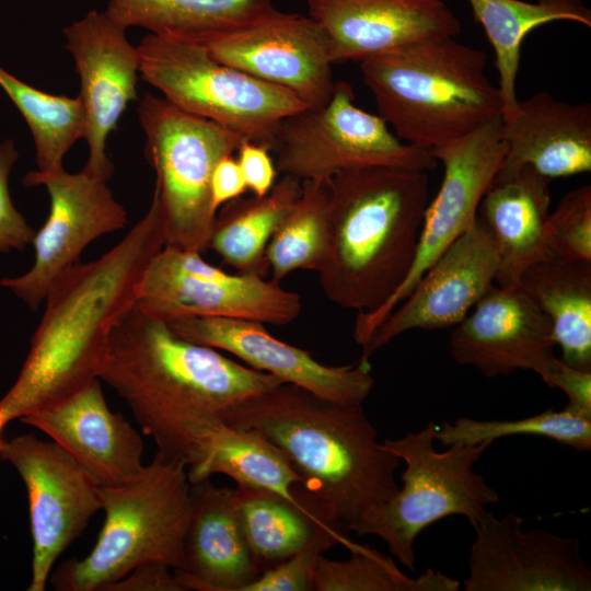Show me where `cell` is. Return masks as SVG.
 Instances as JSON below:
<instances>
[{
    "mask_svg": "<svg viewBox=\"0 0 591 591\" xmlns=\"http://www.w3.org/2000/svg\"><path fill=\"white\" fill-rule=\"evenodd\" d=\"M19 157L12 139L0 142V253L24 251L36 233L14 207L9 193V176Z\"/></svg>",
    "mask_w": 591,
    "mask_h": 591,
    "instance_id": "37",
    "label": "cell"
},
{
    "mask_svg": "<svg viewBox=\"0 0 591 591\" xmlns=\"http://www.w3.org/2000/svg\"><path fill=\"white\" fill-rule=\"evenodd\" d=\"M104 591H184V588L175 569L165 564L152 563L132 569Z\"/></svg>",
    "mask_w": 591,
    "mask_h": 591,
    "instance_id": "41",
    "label": "cell"
},
{
    "mask_svg": "<svg viewBox=\"0 0 591 591\" xmlns=\"http://www.w3.org/2000/svg\"><path fill=\"white\" fill-rule=\"evenodd\" d=\"M518 434L541 436L578 451H588L591 449V419L575 415L567 408L548 409L512 420L460 417L454 422H443L438 427L436 441L443 447L454 443L475 445Z\"/></svg>",
    "mask_w": 591,
    "mask_h": 591,
    "instance_id": "35",
    "label": "cell"
},
{
    "mask_svg": "<svg viewBox=\"0 0 591 591\" xmlns=\"http://www.w3.org/2000/svg\"><path fill=\"white\" fill-rule=\"evenodd\" d=\"M184 567L176 570L184 591H241L262 569L243 532L234 488L208 477L190 483Z\"/></svg>",
    "mask_w": 591,
    "mask_h": 591,
    "instance_id": "23",
    "label": "cell"
},
{
    "mask_svg": "<svg viewBox=\"0 0 591 591\" xmlns=\"http://www.w3.org/2000/svg\"><path fill=\"white\" fill-rule=\"evenodd\" d=\"M189 489L186 465L159 453L128 482L99 488L105 520L95 545L85 557L53 569L51 587L104 591L132 569L152 563L182 570Z\"/></svg>",
    "mask_w": 591,
    "mask_h": 591,
    "instance_id": "6",
    "label": "cell"
},
{
    "mask_svg": "<svg viewBox=\"0 0 591 591\" xmlns=\"http://www.w3.org/2000/svg\"><path fill=\"white\" fill-rule=\"evenodd\" d=\"M325 32L332 63L362 61L428 37L457 36L461 24L442 0H308Z\"/></svg>",
    "mask_w": 591,
    "mask_h": 591,
    "instance_id": "22",
    "label": "cell"
},
{
    "mask_svg": "<svg viewBox=\"0 0 591 591\" xmlns=\"http://www.w3.org/2000/svg\"><path fill=\"white\" fill-rule=\"evenodd\" d=\"M512 512L486 511L473 526L464 591H589L591 569L580 542L544 529L524 531Z\"/></svg>",
    "mask_w": 591,
    "mask_h": 591,
    "instance_id": "16",
    "label": "cell"
},
{
    "mask_svg": "<svg viewBox=\"0 0 591 591\" xmlns=\"http://www.w3.org/2000/svg\"><path fill=\"white\" fill-rule=\"evenodd\" d=\"M8 422L9 421L7 420V418L0 413V448L3 442V439L1 438V433Z\"/></svg>",
    "mask_w": 591,
    "mask_h": 591,
    "instance_id": "43",
    "label": "cell"
},
{
    "mask_svg": "<svg viewBox=\"0 0 591 591\" xmlns=\"http://www.w3.org/2000/svg\"><path fill=\"white\" fill-rule=\"evenodd\" d=\"M301 187L302 181L283 175L265 196H241L224 204L216 213L207 250L237 273L264 277L269 241Z\"/></svg>",
    "mask_w": 591,
    "mask_h": 591,
    "instance_id": "29",
    "label": "cell"
},
{
    "mask_svg": "<svg viewBox=\"0 0 591 591\" xmlns=\"http://www.w3.org/2000/svg\"><path fill=\"white\" fill-rule=\"evenodd\" d=\"M546 245L554 258L591 264V186L567 193L545 227Z\"/></svg>",
    "mask_w": 591,
    "mask_h": 591,
    "instance_id": "36",
    "label": "cell"
},
{
    "mask_svg": "<svg viewBox=\"0 0 591 591\" xmlns=\"http://www.w3.org/2000/svg\"><path fill=\"white\" fill-rule=\"evenodd\" d=\"M486 54L453 36L428 37L360 61L378 115L402 141L434 149L502 115Z\"/></svg>",
    "mask_w": 591,
    "mask_h": 591,
    "instance_id": "5",
    "label": "cell"
},
{
    "mask_svg": "<svg viewBox=\"0 0 591 591\" xmlns=\"http://www.w3.org/2000/svg\"><path fill=\"white\" fill-rule=\"evenodd\" d=\"M0 88L25 119L33 136L37 170L63 169V158L85 135V112L79 99L38 90L0 67Z\"/></svg>",
    "mask_w": 591,
    "mask_h": 591,
    "instance_id": "32",
    "label": "cell"
},
{
    "mask_svg": "<svg viewBox=\"0 0 591 591\" xmlns=\"http://www.w3.org/2000/svg\"><path fill=\"white\" fill-rule=\"evenodd\" d=\"M498 256L483 222L475 221L434 260L408 296L362 346L360 361L403 333L455 326L494 285Z\"/></svg>",
    "mask_w": 591,
    "mask_h": 591,
    "instance_id": "19",
    "label": "cell"
},
{
    "mask_svg": "<svg viewBox=\"0 0 591 591\" xmlns=\"http://www.w3.org/2000/svg\"><path fill=\"white\" fill-rule=\"evenodd\" d=\"M551 179L531 166L491 183L477 217L489 232L498 256L497 286L519 283L531 266L554 258L545 241Z\"/></svg>",
    "mask_w": 591,
    "mask_h": 591,
    "instance_id": "25",
    "label": "cell"
},
{
    "mask_svg": "<svg viewBox=\"0 0 591 591\" xmlns=\"http://www.w3.org/2000/svg\"><path fill=\"white\" fill-rule=\"evenodd\" d=\"M107 179L85 170L69 173L31 171L22 179L25 187L43 186L49 197V212L35 233L33 266L23 275L0 279L31 311L44 302L55 280L80 263L84 248L97 237L121 230L127 211L115 199Z\"/></svg>",
    "mask_w": 591,
    "mask_h": 591,
    "instance_id": "13",
    "label": "cell"
},
{
    "mask_svg": "<svg viewBox=\"0 0 591 591\" xmlns=\"http://www.w3.org/2000/svg\"><path fill=\"white\" fill-rule=\"evenodd\" d=\"M221 419L256 430L279 448L301 479L298 497L346 534L398 490L401 461L379 442L362 405L281 383L232 405Z\"/></svg>",
    "mask_w": 591,
    "mask_h": 591,
    "instance_id": "3",
    "label": "cell"
},
{
    "mask_svg": "<svg viewBox=\"0 0 591 591\" xmlns=\"http://www.w3.org/2000/svg\"><path fill=\"white\" fill-rule=\"evenodd\" d=\"M328 235L317 269L325 297L358 313L384 305L408 275L426 208L427 172L349 169L328 179Z\"/></svg>",
    "mask_w": 591,
    "mask_h": 591,
    "instance_id": "4",
    "label": "cell"
},
{
    "mask_svg": "<svg viewBox=\"0 0 591 591\" xmlns=\"http://www.w3.org/2000/svg\"><path fill=\"white\" fill-rule=\"evenodd\" d=\"M518 285L548 318L559 359L591 371V264L552 258L529 267Z\"/></svg>",
    "mask_w": 591,
    "mask_h": 591,
    "instance_id": "27",
    "label": "cell"
},
{
    "mask_svg": "<svg viewBox=\"0 0 591 591\" xmlns=\"http://www.w3.org/2000/svg\"><path fill=\"white\" fill-rule=\"evenodd\" d=\"M502 115L470 134L432 149L443 164L440 189L428 204L410 270L389 301L373 313H357L354 338L364 345L384 318L408 296L434 260L476 219L480 200L506 153Z\"/></svg>",
    "mask_w": 591,
    "mask_h": 591,
    "instance_id": "12",
    "label": "cell"
},
{
    "mask_svg": "<svg viewBox=\"0 0 591 591\" xmlns=\"http://www.w3.org/2000/svg\"><path fill=\"white\" fill-rule=\"evenodd\" d=\"M19 420L50 437L97 488L121 485L144 466L141 436L120 413L109 409L100 379Z\"/></svg>",
    "mask_w": 591,
    "mask_h": 591,
    "instance_id": "21",
    "label": "cell"
},
{
    "mask_svg": "<svg viewBox=\"0 0 591 591\" xmlns=\"http://www.w3.org/2000/svg\"><path fill=\"white\" fill-rule=\"evenodd\" d=\"M157 209L113 248L62 273L48 290L28 354L0 413L11 420L56 405L100 379L111 334L134 308L151 259L163 248Z\"/></svg>",
    "mask_w": 591,
    "mask_h": 591,
    "instance_id": "2",
    "label": "cell"
},
{
    "mask_svg": "<svg viewBox=\"0 0 591 591\" xmlns=\"http://www.w3.org/2000/svg\"><path fill=\"white\" fill-rule=\"evenodd\" d=\"M100 380L124 398L157 453L187 470L205 459L224 410L285 383L176 336L135 305L111 334Z\"/></svg>",
    "mask_w": 591,
    "mask_h": 591,
    "instance_id": "1",
    "label": "cell"
},
{
    "mask_svg": "<svg viewBox=\"0 0 591 591\" xmlns=\"http://www.w3.org/2000/svg\"><path fill=\"white\" fill-rule=\"evenodd\" d=\"M328 179L302 181L301 193L274 232L267 262L271 279L281 281L296 270L317 271L328 235Z\"/></svg>",
    "mask_w": 591,
    "mask_h": 591,
    "instance_id": "33",
    "label": "cell"
},
{
    "mask_svg": "<svg viewBox=\"0 0 591 591\" xmlns=\"http://www.w3.org/2000/svg\"><path fill=\"white\" fill-rule=\"evenodd\" d=\"M0 457L26 487L33 542L28 591H44L56 561L102 510L99 488L56 442L23 433L3 440Z\"/></svg>",
    "mask_w": 591,
    "mask_h": 591,
    "instance_id": "14",
    "label": "cell"
},
{
    "mask_svg": "<svg viewBox=\"0 0 591 591\" xmlns=\"http://www.w3.org/2000/svg\"><path fill=\"white\" fill-rule=\"evenodd\" d=\"M352 86L335 82L329 100L285 117L270 151L277 172L300 181L329 179L349 169L387 166L431 171L432 149L398 139L379 116L355 104Z\"/></svg>",
    "mask_w": 591,
    "mask_h": 591,
    "instance_id": "10",
    "label": "cell"
},
{
    "mask_svg": "<svg viewBox=\"0 0 591 591\" xmlns=\"http://www.w3.org/2000/svg\"><path fill=\"white\" fill-rule=\"evenodd\" d=\"M234 500L243 532L262 572L312 545L324 553L337 545L349 551L358 546L304 501L240 486L234 488Z\"/></svg>",
    "mask_w": 591,
    "mask_h": 591,
    "instance_id": "26",
    "label": "cell"
},
{
    "mask_svg": "<svg viewBox=\"0 0 591 591\" xmlns=\"http://www.w3.org/2000/svg\"><path fill=\"white\" fill-rule=\"evenodd\" d=\"M506 153L491 183L524 166L552 179L591 171V105L569 104L538 92L519 101L518 113L502 119Z\"/></svg>",
    "mask_w": 591,
    "mask_h": 591,
    "instance_id": "24",
    "label": "cell"
},
{
    "mask_svg": "<svg viewBox=\"0 0 591 591\" xmlns=\"http://www.w3.org/2000/svg\"><path fill=\"white\" fill-rule=\"evenodd\" d=\"M496 55L502 119L518 113L517 78L523 40L534 28L556 21L591 26V11L582 0H467Z\"/></svg>",
    "mask_w": 591,
    "mask_h": 591,
    "instance_id": "28",
    "label": "cell"
},
{
    "mask_svg": "<svg viewBox=\"0 0 591 591\" xmlns=\"http://www.w3.org/2000/svg\"><path fill=\"white\" fill-rule=\"evenodd\" d=\"M322 548L312 545L276 566L264 570L241 591H312L317 558Z\"/></svg>",
    "mask_w": 591,
    "mask_h": 591,
    "instance_id": "38",
    "label": "cell"
},
{
    "mask_svg": "<svg viewBox=\"0 0 591 591\" xmlns=\"http://www.w3.org/2000/svg\"><path fill=\"white\" fill-rule=\"evenodd\" d=\"M247 190L243 173L233 155L221 159L216 165L210 183L211 206L217 213L224 204L241 197Z\"/></svg>",
    "mask_w": 591,
    "mask_h": 591,
    "instance_id": "42",
    "label": "cell"
},
{
    "mask_svg": "<svg viewBox=\"0 0 591 591\" xmlns=\"http://www.w3.org/2000/svg\"><path fill=\"white\" fill-rule=\"evenodd\" d=\"M460 586L459 580L432 568L412 578L391 556L362 544L341 560L321 554L313 577L314 591H456Z\"/></svg>",
    "mask_w": 591,
    "mask_h": 591,
    "instance_id": "34",
    "label": "cell"
},
{
    "mask_svg": "<svg viewBox=\"0 0 591 591\" xmlns=\"http://www.w3.org/2000/svg\"><path fill=\"white\" fill-rule=\"evenodd\" d=\"M167 325L185 340L224 350L255 370L331 402L362 405L374 385L370 362L321 363L309 351L273 336L259 322L202 316L178 318Z\"/></svg>",
    "mask_w": 591,
    "mask_h": 591,
    "instance_id": "20",
    "label": "cell"
},
{
    "mask_svg": "<svg viewBox=\"0 0 591 591\" xmlns=\"http://www.w3.org/2000/svg\"><path fill=\"white\" fill-rule=\"evenodd\" d=\"M547 385L566 394L568 404L565 408L575 415L591 419V371L570 367L558 358Z\"/></svg>",
    "mask_w": 591,
    "mask_h": 591,
    "instance_id": "40",
    "label": "cell"
},
{
    "mask_svg": "<svg viewBox=\"0 0 591 591\" xmlns=\"http://www.w3.org/2000/svg\"><path fill=\"white\" fill-rule=\"evenodd\" d=\"M269 152L267 147L248 140H244L236 151L247 189L257 197L268 194L276 183L278 172Z\"/></svg>",
    "mask_w": 591,
    "mask_h": 591,
    "instance_id": "39",
    "label": "cell"
},
{
    "mask_svg": "<svg viewBox=\"0 0 591 591\" xmlns=\"http://www.w3.org/2000/svg\"><path fill=\"white\" fill-rule=\"evenodd\" d=\"M453 327V359L487 378L533 371L547 384L558 363L549 321L520 285H493Z\"/></svg>",
    "mask_w": 591,
    "mask_h": 591,
    "instance_id": "18",
    "label": "cell"
},
{
    "mask_svg": "<svg viewBox=\"0 0 591 591\" xmlns=\"http://www.w3.org/2000/svg\"><path fill=\"white\" fill-rule=\"evenodd\" d=\"M274 0H107L105 12L126 28L189 37L240 26L276 9Z\"/></svg>",
    "mask_w": 591,
    "mask_h": 591,
    "instance_id": "30",
    "label": "cell"
},
{
    "mask_svg": "<svg viewBox=\"0 0 591 591\" xmlns=\"http://www.w3.org/2000/svg\"><path fill=\"white\" fill-rule=\"evenodd\" d=\"M183 38L224 65L290 91L310 108L333 93L328 39L309 15L275 10L240 26Z\"/></svg>",
    "mask_w": 591,
    "mask_h": 591,
    "instance_id": "15",
    "label": "cell"
},
{
    "mask_svg": "<svg viewBox=\"0 0 591 591\" xmlns=\"http://www.w3.org/2000/svg\"><path fill=\"white\" fill-rule=\"evenodd\" d=\"M215 474L229 476L240 487L268 490L301 501L294 493L301 479L290 462L279 448L253 429L224 422L212 437L201 463L187 470L190 483Z\"/></svg>",
    "mask_w": 591,
    "mask_h": 591,
    "instance_id": "31",
    "label": "cell"
},
{
    "mask_svg": "<svg viewBox=\"0 0 591 591\" xmlns=\"http://www.w3.org/2000/svg\"><path fill=\"white\" fill-rule=\"evenodd\" d=\"M144 155L155 173L151 205L157 209L164 246L202 253L216 212L210 183L218 162L244 141L235 132L144 93L138 103Z\"/></svg>",
    "mask_w": 591,
    "mask_h": 591,
    "instance_id": "8",
    "label": "cell"
},
{
    "mask_svg": "<svg viewBox=\"0 0 591 591\" xmlns=\"http://www.w3.org/2000/svg\"><path fill=\"white\" fill-rule=\"evenodd\" d=\"M137 49L141 79L164 99L269 150L280 121L308 107L290 91L216 60L193 40L149 33Z\"/></svg>",
    "mask_w": 591,
    "mask_h": 591,
    "instance_id": "9",
    "label": "cell"
},
{
    "mask_svg": "<svg viewBox=\"0 0 591 591\" xmlns=\"http://www.w3.org/2000/svg\"><path fill=\"white\" fill-rule=\"evenodd\" d=\"M127 28L105 11L92 10L62 33L80 78L79 99L85 112L89 158L83 170L109 179L114 172L106 141L137 99L139 54L126 36Z\"/></svg>",
    "mask_w": 591,
    "mask_h": 591,
    "instance_id": "17",
    "label": "cell"
},
{
    "mask_svg": "<svg viewBox=\"0 0 591 591\" xmlns=\"http://www.w3.org/2000/svg\"><path fill=\"white\" fill-rule=\"evenodd\" d=\"M135 306L166 323L211 316L286 325L299 316L302 302L279 281L230 274L200 253L163 246L142 276Z\"/></svg>",
    "mask_w": 591,
    "mask_h": 591,
    "instance_id": "11",
    "label": "cell"
},
{
    "mask_svg": "<svg viewBox=\"0 0 591 591\" xmlns=\"http://www.w3.org/2000/svg\"><path fill=\"white\" fill-rule=\"evenodd\" d=\"M438 426L430 421L417 432L385 439L382 445L405 463L402 488L386 501L367 510L351 532L383 540L390 554L415 572V540L434 522L465 517L474 526L499 501L495 488L474 466L491 442L475 445L454 443L434 449Z\"/></svg>",
    "mask_w": 591,
    "mask_h": 591,
    "instance_id": "7",
    "label": "cell"
}]
</instances>
